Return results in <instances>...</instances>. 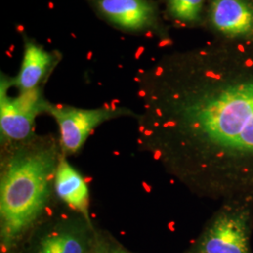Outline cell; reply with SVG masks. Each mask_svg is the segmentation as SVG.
<instances>
[{
    "label": "cell",
    "instance_id": "cell-11",
    "mask_svg": "<svg viewBox=\"0 0 253 253\" xmlns=\"http://www.w3.org/2000/svg\"><path fill=\"white\" fill-rule=\"evenodd\" d=\"M205 0H167V9L173 18L184 23L200 21Z\"/></svg>",
    "mask_w": 253,
    "mask_h": 253
},
{
    "label": "cell",
    "instance_id": "cell-7",
    "mask_svg": "<svg viewBox=\"0 0 253 253\" xmlns=\"http://www.w3.org/2000/svg\"><path fill=\"white\" fill-rule=\"evenodd\" d=\"M100 13L116 26L143 30L157 22V8L150 0H98Z\"/></svg>",
    "mask_w": 253,
    "mask_h": 253
},
{
    "label": "cell",
    "instance_id": "cell-8",
    "mask_svg": "<svg viewBox=\"0 0 253 253\" xmlns=\"http://www.w3.org/2000/svg\"><path fill=\"white\" fill-rule=\"evenodd\" d=\"M210 20L226 36L253 35V8L246 0H212Z\"/></svg>",
    "mask_w": 253,
    "mask_h": 253
},
{
    "label": "cell",
    "instance_id": "cell-1",
    "mask_svg": "<svg viewBox=\"0 0 253 253\" xmlns=\"http://www.w3.org/2000/svg\"><path fill=\"white\" fill-rule=\"evenodd\" d=\"M137 145L193 195L250 208L253 63L165 59L139 78Z\"/></svg>",
    "mask_w": 253,
    "mask_h": 253
},
{
    "label": "cell",
    "instance_id": "cell-9",
    "mask_svg": "<svg viewBox=\"0 0 253 253\" xmlns=\"http://www.w3.org/2000/svg\"><path fill=\"white\" fill-rule=\"evenodd\" d=\"M62 155L54 178V193L64 205L85 217L89 215V190L81 173Z\"/></svg>",
    "mask_w": 253,
    "mask_h": 253
},
{
    "label": "cell",
    "instance_id": "cell-5",
    "mask_svg": "<svg viewBox=\"0 0 253 253\" xmlns=\"http://www.w3.org/2000/svg\"><path fill=\"white\" fill-rule=\"evenodd\" d=\"M45 113L54 118L59 128V142L66 158L78 153L91 132L101 124L122 117L138 118L129 109L117 106L83 109L53 104L48 101Z\"/></svg>",
    "mask_w": 253,
    "mask_h": 253
},
{
    "label": "cell",
    "instance_id": "cell-13",
    "mask_svg": "<svg viewBox=\"0 0 253 253\" xmlns=\"http://www.w3.org/2000/svg\"><path fill=\"white\" fill-rule=\"evenodd\" d=\"M109 253H131L127 251L126 248H124L122 245L119 244L118 242H110V248H109Z\"/></svg>",
    "mask_w": 253,
    "mask_h": 253
},
{
    "label": "cell",
    "instance_id": "cell-4",
    "mask_svg": "<svg viewBox=\"0 0 253 253\" xmlns=\"http://www.w3.org/2000/svg\"><path fill=\"white\" fill-rule=\"evenodd\" d=\"M253 230L251 209L240 205H221L209 219L190 253H252Z\"/></svg>",
    "mask_w": 253,
    "mask_h": 253
},
{
    "label": "cell",
    "instance_id": "cell-10",
    "mask_svg": "<svg viewBox=\"0 0 253 253\" xmlns=\"http://www.w3.org/2000/svg\"><path fill=\"white\" fill-rule=\"evenodd\" d=\"M55 65V57L48 53L35 42L27 41L25 43V52L21 69L13 85L19 92H27L42 88L41 85L49 76Z\"/></svg>",
    "mask_w": 253,
    "mask_h": 253
},
{
    "label": "cell",
    "instance_id": "cell-6",
    "mask_svg": "<svg viewBox=\"0 0 253 253\" xmlns=\"http://www.w3.org/2000/svg\"><path fill=\"white\" fill-rule=\"evenodd\" d=\"M12 79L1 75L0 83V132L1 145H8L27 140L35 135V120L45 113L47 100L42 88L19 92L13 97L9 94Z\"/></svg>",
    "mask_w": 253,
    "mask_h": 253
},
{
    "label": "cell",
    "instance_id": "cell-12",
    "mask_svg": "<svg viewBox=\"0 0 253 253\" xmlns=\"http://www.w3.org/2000/svg\"><path fill=\"white\" fill-rule=\"evenodd\" d=\"M109 248L110 242L102 239L100 235H99L96 242L85 253H109Z\"/></svg>",
    "mask_w": 253,
    "mask_h": 253
},
{
    "label": "cell",
    "instance_id": "cell-3",
    "mask_svg": "<svg viewBox=\"0 0 253 253\" xmlns=\"http://www.w3.org/2000/svg\"><path fill=\"white\" fill-rule=\"evenodd\" d=\"M99 235L90 217L58 200L52 211L27 235L18 253H85Z\"/></svg>",
    "mask_w": 253,
    "mask_h": 253
},
{
    "label": "cell",
    "instance_id": "cell-2",
    "mask_svg": "<svg viewBox=\"0 0 253 253\" xmlns=\"http://www.w3.org/2000/svg\"><path fill=\"white\" fill-rule=\"evenodd\" d=\"M1 145V253H14L58 202L54 178L63 154L52 134Z\"/></svg>",
    "mask_w": 253,
    "mask_h": 253
}]
</instances>
